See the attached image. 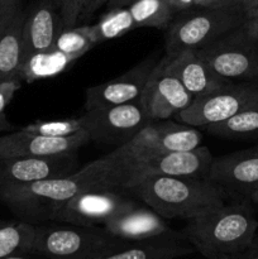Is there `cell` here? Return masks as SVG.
<instances>
[{
	"label": "cell",
	"mask_w": 258,
	"mask_h": 259,
	"mask_svg": "<svg viewBox=\"0 0 258 259\" xmlns=\"http://www.w3.org/2000/svg\"><path fill=\"white\" fill-rule=\"evenodd\" d=\"M134 180L133 162L109 153L68 176L3 186L0 201L19 220L39 225L52 222L56 211L81 192L90 190L124 191Z\"/></svg>",
	"instance_id": "1"
},
{
	"label": "cell",
	"mask_w": 258,
	"mask_h": 259,
	"mask_svg": "<svg viewBox=\"0 0 258 259\" xmlns=\"http://www.w3.org/2000/svg\"><path fill=\"white\" fill-rule=\"evenodd\" d=\"M257 229L258 220L250 201L232 200L186 220L181 233L205 258L227 259L247 252Z\"/></svg>",
	"instance_id": "2"
},
{
	"label": "cell",
	"mask_w": 258,
	"mask_h": 259,
	"mask_svg": "<svg viewBox=\"0 0 258 259\" xmlns=\"http://www.w3.org/2000/svg\"><path fill=\"white\" fill-rule=\"evenodd\" d=\"M164 219L197 217L224 204L229 197L206 179L148 175L137 179L124 190Z\"/></svg>",
	"instance_id": "3"
},
{
	"label": "cell",
	"mask_w": 258,
	"mask_h": 259,
	"mask_svg": "<svg viewBox=\"0 0 258 259\" xmlns=\"http://www.w3.org/2000/svg\"><path fill=\"white\" fill-rule=\"evenodd\" d=\"M249 19L244 12L227 8L194 7L175 15L166 29V56L185 50H200L211 45Z\"/></svg>",
	"instance_id": "4"
},
{
	"label": "cell",
	"mask_w": 258,
	"mask_h": 259,
	"mask_svg": "<svg viewBox=\"0 0 258 259\" xmlns=\"http://www.w3.org/2000/svg\"><path fill=\"white\" fill-rule=\"evenodd\" d=\"M121 240L103 227L43 223L35 225L32 253L46 259H96L118 247Z\"/></svg>",
	"instance_id": "5"
},
{
	"label": "cell",
	"mask_w": 258,
	"mask_h": 259,
	"mask_svg": "<svg viewBox=\"0 0 258 259\" xmlns=\"http://www.w3.org/2000/svg\"><path fill=\"white\" fill-rule=\"evenodd\" d=\"M196 52L219 77L239 82H258V42L248 35L244 25Z\"/></svg>",
	"instance_id": "6"
},
{
	"label": "cell",
	"mask_w": 258,
	"mask_h": 259,
	"mask_svg": "<svg viewBox=\"0 0 258 259\" xmlns=\"http://www.w3.org/2000/svg\"><path fill=\"white\" fill-rule=\"evenodd\" d=\"M201 142L202 134L196 126L167 119L148 123L110 154L124 161L139 162L167 152L191 151L201 146Z\"/></svg>",
	"instance_id": "7"
},
{
	"label": "cell",
	"mask_w": 258,
	"mask_h": 259,
	"mask_svg": "<svg viewBox=\"0 0 258 259\" xmlns=\"http://www.w3.org/2000/svg\"><path fill=\"white\" fill-rule=\"evenodd\" d=\"M254 104H258V82H232L214 93L195 98L174 118L179 123L204 128L222 123Z\"/></svg>",
	"instance_id": "8"
},
{
	"label": "cell",
	"mask_w": 258,
	"mask_h": 259,
	"mask_svg": "<svg viewBox=\"0 0 258 259\" xmlns=\"http://www.w3.org/2000/svg\"><path fill=\"white\" fill-rule=\"evenodd\" d=\"M80 119L90 141L116 146V148L151 123L139 101L85 110Z\"/></svg>",
	"instance_id": "9"
},
{
	"label": "cell",
	"mask_w": 258,
	"mask_h": 259,
	"mask_svg": "<svg viewBox=\"0 0 258 259\" xmlns=\"http://www.w3.org/2000/svg\"><path fill=\"white\" fill-rule=\"evenodd\" d=\"M136 201L118 190H90L66 201L53 215L52 222L81 227H103L106 222L129 209Z\"/></svg>",
	"instance_id": "10"
},
{
	"label": "cell",
	"mask_w": 258,
	"mask_h": 259,
	"mask_svg": "<svg viewBox=\"0 0 258 259\" xmlns=\"http://www.w3.org/2000/svg\"><path fill=\"white\" fill-rule=\"evenodd\" d=\"M194 99L181 81L167 70L164 60L161 58L147 81L139 103L149 120L157 121L174 118Z\"/></svg>",
	"instance_id": "11"
},
{
	"label": "cell",
	"mask_w": 258,
	"mask_h": 259,
	"mask_svg": "<svg viewBox=\"0 0 258 259\" xmlns=\"http://www.w3.org/2000/svg\"><path fill=\"white\" fill-rule=\"evenodd\" d=\"M206 180L222 189L229 200H247L258 187V152L250 148L214 157Z\"/></svg>",
	"instance_id": "12"
},
{
	"label": "cell",
	"mask_w": 258,
	"mask_h": 259,
	"mask_svg": "<svg viewBox=\"0 0 258 259\" xmlns=\"http://www.w3.org/2000/svg\"><path fill=\"white\" fill-rule=\"evenodd\" d=\"M159 60L151 56L115 78L86 89L85 110L139 101Z\"/></svg>",
	"instance_id": "13"
},
{
	"label": "cell",
	"mask_w": 258,
	"mask_h": 259,
	"mask_svg": "<svg viewBox=\"0 0 258 259\" xmlns=\"http://www.w3.org/2000/svg\"><path fill=\"white\" fill-rule=\"evenodd\" d=\"M77 169V152L0 159V180L3 186L57 179L68 176Z\"/></svg>",
	"instance_id": "14"
},
{
	"label": "cell",
	"mask_w": 258,
	"mask_h": 259,
	"mask_svg": "<svg viewBox=\"0 0 258 259\" xmlns=\"http://www.w3.org/2000/svg\"><path fill=\"white\" fill-rule=\"evenodd\" d=\"M214 156L209 148L200 146L191 151H176L157 154L133 162L136 180L148 175L206 179Z\"/></svg>",
	"instance_id": "15"
},
{
	"label": "cell",
	"mask_w": 258,
	"mask_h": 259,
	"mask_svg": "<svg viewBox=\"0 0 258 259\" xmlns=\"http://www.w3.org/2000/svg\"><path fill=\"white\" fill-rule=\"evenodd\" d=\"M88 142H90V137L86 131L70 137L52 138L19 129L10 134L0 136V159L77 152Z\"/></svg>",
	"instance_id": "16"
},
{
	"label": "cell",
	"mask_w": 258,
	"mask_h": 259,
	"mask_svg": "<svg viewBox=\"0 0 258 259\" xmlns=\"http://www.w3.org/2000/svg\"><path fill=\"white\" fill-rule=\"evenodd\" d=\"M103 228L106 233L123 240H143L179 233L169 228L166 219L151 207L137 202L132 207L111 218Z\"/></svg>",
	"instance_id": "17"
},
{
	"label": "cell",
	"mask_w": 258,
	"mask_h": 259,
	"mask_svg": "<svg viewBox=\"0 0 258 259\" xmlns=\"http://www.w3.org/2000/svg\"><path fill=\"white\" fill-rule=\"evenodd\" d=\"M163 60L167 70L181 81L194 98L214 93L234 82L215 75L200 58L196 50H185L174 56H164Z\"/></svg>",
	"instance_id": "18"
},
{
	"label": "cell",
	"mask_w": 258,
	"mask_h": 259,
	"mask_svg": "<svg viewBox=\"0 0 258 259\" xmlns=\"http://www.w3.org/2000/svg\"><path fill=\"white\" fill-rule=\"evenodd\" d=\"M195 252L181 232L143 240H121L118 247L96 259H175Z\"/></svg>",
	"instance_id": "19"
},
{
	"label": "cell",
	"mask_w": 258,
	"mask_h": 259,
	"mask_svg": "<svg viewBox=\"0 0 258 259\" xmlns=\"http://www.w3.org/2000/svg\"><path fill=\"white\" fill-rule=\"evenodd\" d=\"M63 28L62 18L56 12L53 3L39 2L29 13H25L23 27L24 60L52 48Z\"/></svg>",
	"instance_id": "20"
},
{
	"label": "cell",
	"mask_w": 258,
	"mask_h": 259,
	"mask_svg": "<svg viewBox=\"0 0 258 259\" xmlns=\"http://www.w3.org/2000/svg\"><path fill=\"white\" fill-rule=\"evenodd\" d=\"M24 20L25 12L22 10L0 37V82L19 78L20 68L24 62Z\"/></svg>",
	"instance_id": "21"
},
{
	"label": "cell",
	"mask_w": 258,
	"mask_h": 259,
	"mask_svg": "<svg viewBox=\"0 0 258 259\" xmlns=\"http://www.w3.org/2000/svg\"><path fill=\"white\" fill-rule=\"evenodd\" d=\"M77 57L67 55L56 48H50L43 52L34 53L25 58L19 72V78L27 82L52 78L67 70Z\"/></svg>",
	"instance_id": "22"
},
{
	"label": "cell",
	"mask_w": 258,
	"mask_h": 259,
	"mask_svg": "<svg viewBox=\"0 0 258 259\" xmlns=\"http://www.w3.org/2000/svg\"><path fill=\"white\" fill-rule=\"evenodd\" d=\"M35 225L14 220H0V257L33 254Z\"/></svg>",
	"instance_id": "23"
},
{
	"label": "cell",
	"mask_w": 258,
	"mask_h": 259,
	"mask_svg": "<svg viewBox=\"0 0 258 259\" xmlns=\"http://www.w3.org/2000/svg\"><path fill=\"white\" fill-rule=\"evenodd\" d=\"M207 133L224 139H248L258 137V104L243 109L222 123L204 126Z\"/></svg>",
	"instance_id": "24"
},
{
	"label": "cell",
	"mask_w": 258,
	"mask_h": 259,
	"mask_svg": "<svg viewBox=\"0 0 258 259\" xmlns=\"http://www.w3.org/2000/svg\"><path fill=\"white\" fill-rule=\"evenodd\" d=\"M128 9L136 28L167 29L176 15L169 0H136Z\"/></svg>",
	"instance_id": "25"
},
{
	"label": "cell",
	"mask_w": 258,
	"mask_h": 259,
	"mask_svg": "<svg viewBox=\"0 0 258 259\" xmlns=\"http://www.w3.org/2000/svg\"><path fill=\"white\" fill-rule=\"evenodd\" d=\"M93 29L98 43H101L121 37L125 33L136 29V25L128 7H124L109 9L98 23L93 24Z\"/></svg>",
	"instance_id": "26"
},
{
	"label": "cell",
	"mask_w": 258,
	"mask_h": 259,
	"mask_svg": "<svg viewBox=\"0 0 258 259\" xmlns=\"http://www.w3.org/2000/svg\"><path fill=\"white\" fill-rule=\"evenodd\" d=\"M96 45L98 39L93 25H76L72 28H63L56 38L52 48L80 58Z\"/></svg>",
	"instance_id": "27"
},
{
	"label": "cell",
	"mask_w": 258,
	"mask_h": 259,
	"mask_svg": "<svg viewBox=\"0 0 258 259\" xmlns=\"http://www.w3.org/2000/svg\"><path fill=\"white\" fill-rule=\"evenodd\" d=\"M23 131L29 133L38 134L43 137H52V138H61V137H70L78 132L83 131L82 121L78 118L63 119V120H50V121H37L23 126Z\"/></svg>",
	"instance_id": "28"
},
{
	"label": "cell",
	"mask_w": 258,
	"mask_h": 259,
	"mask_svg": "<svg viewBox=\"0 0 258 259\" xmlns=\"http://www.w3.org/2000/svg\"><path fill=\"white\" fill-rule=\"evenodd\" d=\"M88 0H58L60 14L65 28L76 27Z\"/></svg>",
	"instance_id": "29"
},
{
	"label": "cell",
	"mask_w": 258,
	"mask_h": 259,
	"mask_svg": "<svg viewBox=\"0 0 258 259\" xmlns=\"http://www.w3.org/2000/svg\"><path fill=\"white\" fill-rule=\"evenodd\" d=\"M20 78H13L0 82V131L10 128L9 123L5 119V109L14 98L15 93L20 88Z\"/></svg>",
	"instance_id": "30"
},
{
	"label": "cell",
	"mask_w": 258,
	"mask_h": 259,
	"mask_svg": "<svg viewBox=\"0 0 258 259\" xmlns=\"http://www.w3.org/2000/svg\"><path fill=\"white\" fill-rule=\"evenodd\" d=\"M22 10L20 0H0V37Z\"/></svg>",
	"instance_id": "31"
},
{
	"label": "cell",
	"mask_w": 258,
	"mask_h": 259,
	"mask_svg": "<svg viewBox=\"0 0 258 259\" xmlns=\"http://www.w3.org/2000/svg\"><path fill=\"white\" fill-rule=\"evenodd\" d=\"M194 7L199 8H227V9L244 10L235 3V0H194ZM245 13V12H244ZM247 14V13H245ZM249 18V17H248Z\"/></svg>",
	"instance_id": "32"
},
{
	"label": "cell",
	"mask_w": 258,
	"mask_h": 259,
	"mask_svg": "<svg viewBox=\"0 0 258 259\" xmlns=\"http://www.w3.org/2000/svg\"><path fill=\"white\" fill-rule=\"evenodd\" d=\"M244 29L252 39L258 42V12L247 20V23L244 24Z\"/></svg>",
	"instance_id": "33"
},
{
	"label": "cell",
	"mask_w": 258,
	"mask_h": 259,
	"mask_svg": "<svg viewBox=\"0 0 258 259\" xmlns=\"http://www.w3.org/2000/svg\"><path fill=\"white\" fill-rule=\"evenodd\" d=\"M235 3L247 13L249 18L258 12V0H235Z\"/></svg>",
	"instance_id": "34"
},
{
	"label": "cell",
	"mask_w": 258,
	"mask_h": 259,
	"mask_svg": "<svg viewBox=\"0 0 258 259\" xmlns=\"http://www.w3.org/2000/svg\"><path fill=\"white\" fill-rule=\"evenodd\" d=\"M172 8L175 9V12H185V10H189L191 8H194V0H169Z\"/></svg>",
	"instance_id": "35"
},
{
	"label": "cell",
	"mask_w": 258,
	"mask_h": 259,
	"mask_svg": "<svg viewBox=\"0 0 258 259\" xmlns=\"http://www.w3.org/2000/svg\"><path fill=\"white\" fill-rule=\"evenodd\" d=\"M136 2V0H108L106 5H108L109 9H114V8H124L131 5L132 3Z\"/></svg>",
	"instance_id": "36"
},
{
	"label": "cell",
	"mask_w": 258,
	"mask_h": 259,
	"mask_svg": "<svg viewBox=\"0 0 258 259\" xmlns=\"http://www.w3.org/2000/svg\"><path fill=\"white\" fill-rule=\"evenodd\" d=\"M233 259H258V254L257 253H249V252H244L242 254L237 255L235 258Z\"/></svg>",
	"instance_id": "37"
},
{
	"label": "cell",
	"mask_w": 258,
	"mask_h": 259,
	"mask_svg": "<svg viewBox=\"0 0 258 259\" xmlns=\"http://www.w3.org/2000/svg\"><path fill=\"white\" fill-rule=\"evenodd\" d=\"M248 201H250V204H255L258 205V187L255 190H253L252 192H250V195L248 196Z\"/></svg>",
	"instance_id": "38"
},
{
	"label": "cell",
	"mask_w": 258,
	"mask_h": 259,
	"mask_svg": "<svg viewBox=\"0 0 258 259\" xmlns=\"http://www.w3.org/2000/svg\"><path fill=\"white\" fill-rule=\"evenodd\" d=\"M247 252L257 253V254H258V235H255L254 239H253V242H252V244H250L249 249H248Z\"/></svg>",
	"instance_id": "39"
},
{
	"label": "cell",
	"mask_w": 258,
	"mask_h": 259,
	"mask_svg": "<svg viewBox=\"0 0 258 259\" xmlns=\"http://www.w3.org/2000/svg\"><path fill=\"white\" fill-rule=\"evenodd\" d=\"M33 254H20V255H9V257H0V259H32Z\"/></svg>",
	"instance_id": "40"
},
{
	"label": "cell",
	"mask_w": 258,
	"mask_h": 259,
	"mask_svg": "<svg viewBox=\"0 0 258 259\" xmlns=\"http://www.w3.org/2000/svg\"><path fill=\"white\" fill-rule=\"evenodd\" d=\"M39 2H47V3H53V4H55L56 0H39ZM57 2H58V0H57Z\"/></svg>",
	"instance_id": "41"
},
{
	"label": "cell",
	"mask_w": 258,
	"mask_h": 259,
	"mask_svg": "<svg viewBox=\"0 0 258 259\" xmlns=\"http://www.w3.org/2000/svg\"><path fill=\"white\" fill-rule=\"evenodd\" d=\"M253 149H254L255 152H258V144H257V146H255V147H253Z\"/></svg>",
	"instance_id": "42"
},
{
	"label": "cell",
	"mask_w": 258,
	"mask_h": 259,
	"mask_svg": "<svg viewBox=\"0 0 258 259\" xmlns=\"http://www.w3.org/2000/svg\"><path fill=\"white\" fill-rule=\"evenodd\" d=\"M2 186H3V184H2V180H0V189H2Z\"/></svg>",
	"instance_id": "43"
},
{
	"label": "cell",
	"mask_w": 258,
	"mask_h": 259,
	"mask_svg": "<svg viewBox=\"0 0 258 259\" xmlns=\"http://www.w3.org/2000/svg\"><path fill=\"white\" fill-rule=\"evenodd\" d=\"M227 259H233V258H227Z\"/></svg>",
	"instance_id": "44"
}]
</instances>
